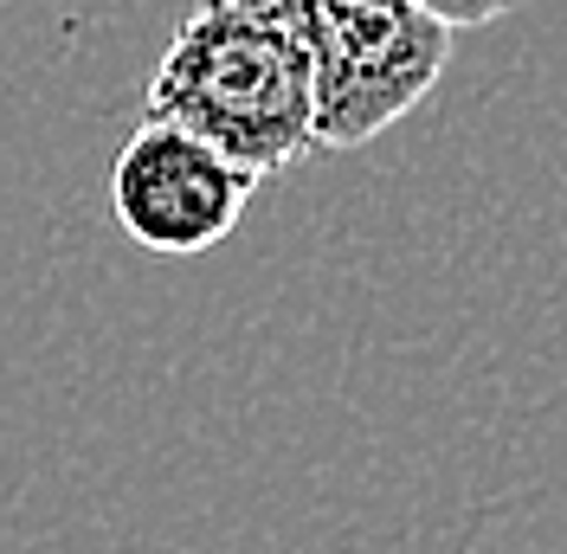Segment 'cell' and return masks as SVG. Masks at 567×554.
<instances>
[{
	"mask_svg": "<svg viewBox=\"0 0 567 554\" xmlns=\"http://www.w3.org/2000/svg\"><path fill=\"white\" fill-rule=\"evenodd\" d=\"M148 116L265 181L317 148L310 59L246 0H194L148 78Z\"/></svg>",
	"mask_w": 567,
	"mask_h": 554,
	"instance_id": "1",
	"label": "cell"
},
{
	"mask_svg": "<svg viewBox=\"0 0 567 554\" xmlns=\"http://www.w3.org/2000/svg\"><path fill=\"white\" fill-rule=\"evenodd\" d=\"M310 59L317 148H361L432 98L452 65V27L413 0H246Z\"/></svg>",
	"mask_w": 567,
	"mask_h": 554,
	"instance_id": "2",
	"label": "cell"
},
{
	"mask_svg": "<svg viewBox=\"0 0 567 554\" xmlns=\"http://www.w3.org/2000/svg\"><path fill=\"white\" fill-rule=\"evenodd\" d=\"M251 187H258V174L226 162L200 136L148 116L110 168V213L142 252L194 258L239 226Z\"/></svg>",
	"mask_w": 567,
	"mask_h": 554,
	"instance_id": "3",
	"label": "cell"
},
{
	"mask_svg": "<svg viewBox=\"0 0 567 554\" xmlns=\"http://www.w3.org/2000/svg\"><path fill=\"white\" fill-rule=\"evenodd\" d=\"M413 7H425L439 27H491V20H503V13H516V0H413Z\"/></svg>",
	"mask_w": 567,
	"mask_h": 554,
	"instance_id": "4",
	"label": "cell"
}]
</instances>
